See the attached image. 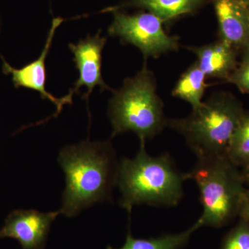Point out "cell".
<instances>
[{
  "mask_svg": "<svg viewBox=\"0 0 249 249\" xmlns=\"http://www.w3.org/2000/svg\"><path fill=\"white\" fill-rule=\"evenodd\" d=\"M58 162L65 175L60 209L65 217H75L95 204L111 200L119 163L109 141L66 145Z\"/></svg>",
  "mask_w": 249,
  "mask_h": 249,
  "instance_id": "1",
  "label": "cell"
},
{
  "mask_svg": "<svg viewBox=\"0 0 249 249\" xmlns=\"http://www.w3.org/2000/svg\"><path fill=\"white\" fill-rule=\"evenodd\" d=\"M145 144L141 142L138 153L133 159L124 158L119 162V204L129 215L134 206L172 207L183 197L185 174L178 171L168 154L158 157L149 155Z\"/></svg>",
  "mask_w": 249,
  "mask_h": 249,
  "instance_id": "2",
  "label": "cell"
},
{
  "mask_svg": "<svg viewBox=\"0 0 249 249\" xmlns=\"http://www.w3.org/2000/svg\"><path fill=\"white\" fill-rule=\"evenodd\" d=\"M245 111L231 93L219 91L186 117L168 119L167 127L182 136L198 159L223 157Z\"/></svg>",
  "mask_w": 249,
  "mask_h": 249,
  "instance_id": "3",
  "label": "cell"
},
{
  "mask_svg": "<svg viewBox=\"0 0 249 249\" xmlns=\"http://www.w3.org/2000/svg\"><path fill=\"white\" fill-rule=\"evenodd\" d=\"M112 135L132 132L141 142L158 135L167 127L163 103L157 93V81L146 63L133 77L124 80L113 93L108 108Z\"/></svg>",
  "mask_w": 249,
  "mask_h": 249,
  "instance_id": "4",
  "label": "cell"
},
{
  "mask_svg": "<svg viewBox=\"0 0 249 249\" xmlns=\"http://www.w3.org/2000/svg\"><path fill=\"white\" fill-rule=\"evenodd\" d=\"M227 156L198 159L186 179L196 183L203 213L196 221L199 228H220L238 216L246 190L242 172Z\"/></svg>",
  "mask_w": 249,
  "mask_h": 249,
  "instance_id": "5",
  "label": "cell"
},
{
  "mask_svg": "<svg viewBox=\"0 0 249 249\" xmlns=\"http://www.w3.org/2000/svg\"><path fill=\"white\" fill-rule=\"evenodd\" d=\"M163 21L151 13L129 15L114 11V20L108 29L112 37L129 44L142 52L145 60L178 51L179 38L170 36L163 27Z\"/></svg>",
  "mask_w": 249,
  "mask_h": 249,
  "instance_id": "6",
  "label": "cell"
},
{
  "mask_svg": "<svg viewBox=\"0 0 249 249\" xmlns=\"http://www.w3.org/2000/svg\"><path fill=\"white\" fill-rule=\"evenodd\" d=\"M60 214V210L49 213L15 210L5 219L0 239H14L22 249H45L51 226Z\"/></svg>",
  "mask_w": 249,
  "mask_h": 249,
  "instance_id": "7",
  "label": "cell"
},
{
  "mask_svg": "<svg viewBox=\"0 0 249 249\" xmlns=\"http://www.w3.org/2000/svg\"><path fill=\"white\" fill-rule=\"evenodd\" d=\"M62 22L61 18H55L53 19L42 53L38 58L34 61L24 65L22 68L16 69L11 67L2 58V71L5 74L11 75V79L16 88H27L39 92L42 99L48 100L55 105L57 108L55 115H58L65 105L71 104L73 96V93L70 91L68 94L63 97L56 98L46 89V59L52 47L55 31Z\"/></svg>",
  "mask_w": 249,
  "mask_h": 249,
  "instance_id": "8",
  "label": "cell"
},
{
  "mask_svg": "<svg viewBox=\"0 0 249 249\" xmlns=\"http://www.w3.org/2000/svg\"><path fill=\"white\" fill-rule=\"evenodd\" d=\"M107 38L101 37V32L91 37L88 36L77 44H70L69 48L73 54V61L79 71L78 79L74 88L70 91L78 93L81 87H86L88 91L83 95V99H88L91 91L99 86L101 91L111 90L106 85L102 76V52Z\"/></svg>",
  "mask_w": 249,
  "mask_h": 249,
  "instance_id": "9",
  "label": "cell"
},
{
  "mask_svg": "<svg viewBox=\"0 0 249 249\" xmlns=\"http://www.w3.org/2000/svg\"><path fill=\"white\" fill-rule=\"evenodd\" d=\"M218 22V40L239 53L249 48V11L240 0H211Z\"/></svg>",
  "mask_w": 249,
  "mask_h": 249,
  "instance_id": "10",
  "label": "cell"
},
{
  "mask_svg": "<svg viewBox=\"0 0 249 249\" xmlns=\"http://www.w3.org/2000/svg\"><path fill=\"white\" fill-rule=\"evenodd\" d=\"M186 48L196 55V62L206 77L227 81L238 65L237 55L240 53L219 40L201 47Z\"/></svg>",
  "mask_w": 249,
  "mask_h": 249,
  "instance_id": "11",
  "label": "cell"
},
{
  "mask_svg": "<svg viewBox=\"0 0 249 249\" xmlns=\"http://www.w3.org/2000/svg\"><path fill=\"white\" fill-rule=\"evenodd\" d=\"M208 0H129L124 4L111 8L118 11L127 7L145 9L163 22L184 15L192 14L207 2ZM109 9V10H111Z\"/></svg>",
  "mask_w": 249,
  "mask_h": 249,
  "instance_id": "12",
  "label": "cell"
},
{
  "mask_svg": "<svg viewBox=\"0 0 249 249\" xmlns=\"http://www.w3.org/2000/svg\"><path fill=\"white\" fill-rule=\"evenodd\" d=\"M206 75L196 61L183 72L172 91L175 97L191 104L193 109L199 107L208 85Z\"/></svg>",
  "mask_w": 249,
  "mask_h": 249,
  "instance_id": "13",
  "label": "cell"
},
{
  "mask_svg": "<svg viewBox=\"0 0 249 249\" xmlns=\"http://www.w3.org/2000/svg\"><path fill=\"white\" fill-rule=\"evenodd\" d=\"M199 229L196 223L186 231L147 239L135 238L129 229L124 245L117 249H181L188 244L192 234ZM107 249H115L108 246Z\"/></svg>",
  "mask_w": 249,
  "mask_h": 249,
  "instance_id": "14",
  "label": "cell"
},
{
  "mask_svg": "<svg viewBox=\"0 0 249 249\" xmlns=\"http://www.w3.org/2000/svg\"><path fill=\"white\" fill-rule=\"evenodd\" d=\"M227 155L238 168H243L249 163V111H245L237 124Z\"/></svg>",
  "mask_w": 249,
  "mask_h": 249,
  "instance_id": "15",
  "label": "cell"
},
{
  "mask_svg": "<svg viewBox=\"0 0 249 249\" xmlns=\"http://www.w3.org/2000/svg\"><path fill=\"white\" fill-rule=\"evenodd\" d=\"M221 249H249V222L240 219L223 239Z\"/></svg>",
  "mask_w": 249,
  "mask_h": 249,
  "instance_id": "16",
  "label": "cell"
},
{
  "mask_svg": "<svg viewBox=\"0 0 249 249\" xmlns=\"http://www.w3.org/2000/svg\"><path fill=\"white\" fill-rule=\"evenodd\" d=\"M237 68L227 81L235 85L241 92L249 94V48L242 52Z\"/></svg>",
  "mask_w": 249,
  "mask_h": 249,
  "instance_id": "17",
  "label": "cell"
},
{
  "mask_svg": "<svg viewBox=\"0 0 249 249\" xmlns=\"http://www.w3.org/2000/svg\"><path fill=\"white\" fill-rule=\"evenodd\" d=\"M238 216L240 219H245L249 222V188H247L244 195L239 210Z\"/></svg>",
  "mask_w": 249,
  "mask_h": 249,
  "instance_id": "18",
  "label": "cell"
},
{
  "mask_svg": "<svg viewBox=\"0 0 249 249\" xmlns=\"http://www.w3.org/2000/svg\"><path fill=\"white\" fill-rule=\"evenodd\" d=\"M242 176H243L244 180H245V184L247 185L249 188V163L248 164L241 168Z\"/></svg>",
  "mask_w": 249,
  "mask_h": 249,
  "instance_id": "19",
  "label": "cell"
},
{
  "mask_svg": "<svg viewBox=\"0 0 249 249\" xmlns=\"http://www.w3.org/2000/svg\"><path fill=\"white\" fill-rule=\"evenodd\" d=\"M240 1H242L245 4H249V0H240Z\"/></svg>",
  "mask_w": 249,
  "mask_h": 249,
  "instance_id": "20",
  "label": "cell"
},
{
  "mask_svg": "<svg viewBox=\"0 0 249 249\" xmlns=\"http://www.w3.org/2000/svg\"><path fill=\"white\" fill-rule=\"evenodd\" d=\"M247 4V7H248L249 11V4Z\"/></svg>",
  "mask_w": 249,
  "mask_h": 249,
  "instance_id": "21",
  "label": "cell"
}]
</instances>
